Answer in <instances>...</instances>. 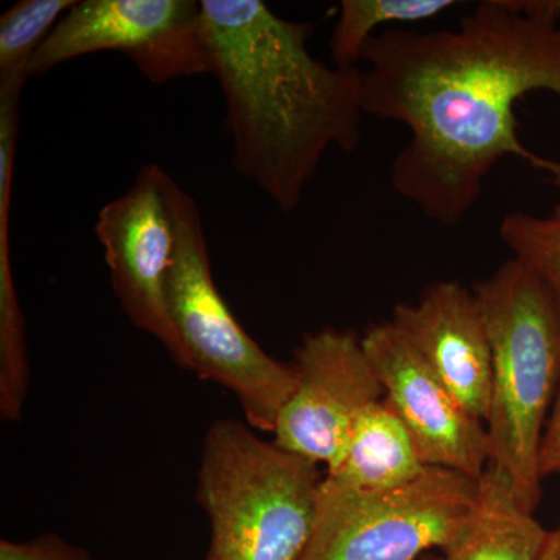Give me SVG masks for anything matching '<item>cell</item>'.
Segmentation results:
<instances>
[{"label": "cell", "mask_w": 560, "mask_h": 560, "mask_svg": "<svg viewBox=\"0 0 560 560\" xmlns=\"http://www.w3.org/2000/svg\"><path fill=\"white\" fill-rule=\"evenodd\" d=\"M200 3L235 172L293 212L327 151L359 149L363 69L313 57V24L283 20L260 0Z\"/></svg>", "instance_id": "cell-2"}, {"label": "cell", "mask_w": 560, "mask_h": 560, "mask_svg": "<svg viewBox=\"0 0 560 560\" xmlns=\"http://www.w3.org/2000/svg\"><path fill=\"white\" fill-rule=\"evenodd\" d=\"M499 234L514 259L528 265L547 283L560 307V210L548 217L508 213Z\"/></svg>", "instance_id": "cell-17"}, {"label": "cell", "mask_w": 560, "mask_h": 560, "mask_svg": "<svg viewBox=\"0 0 560 560\" xmlns=\"http://www.w3.org/2000/svg\"><path fill=\"white\" fill-rule=\"evenodd\" d=\"M0 560H97L57 534H43L31 540H0Z\"/></svg>", "instance_id": "cell-18"}, {"label": "cell", "mask_w": 560, "mask_h": 560, "mask_svg": "<svg viewBox=\"0 0 560 560\" xmlns=\"http://www.w3.org/2000/svg\"><path fill=\"white\" fill-rule=\"evenodd\" d=\"M533 512L523 510L510 477L489 464L480 478V504L474 521L444 560H537L547 539Z\"/></svg>", "instance_id": "cell-13"}, {"label": "cell", "mask_w": 560, "mask_h": 560, "mask_svg": "<svg viewBox=\"0 0 560 560\" xmlns=\"http://www.w3.org/2000/svg\"><path fill=\"white\" fill-rule=\"evenodd\" d=\"M164 189L175 228L167 308L190 371L234 394L249 427L272 433L296 386L293 364L268 355L232 315L213 280L197 201L168 173Z\"/></svg>", "instance_id": "cell-5"}, {"label": "cell", "mask_w": 560, "mask_h": 560, "mask_svg": "<svg viewBox=\"0 0 560 560\" xmlns=\"http://www.w3.org/2000/svg\"><path fill=\"white\" fill-rule=\"evenodd\" d=\"M480 480L445 467L386 490H355L324 475L315 529L300 560H419L463 536Z\"/></svg>", "instance_id": "cell-6"}, {"label": "cell", "mask_w": 560, "mask_h": 560, "mask_svg": "<svg viewBox=\"0 0 560 560\" xmlns=\"http://www.w3.org/2000/svg\"><path fill=\"white\" fill-rule=\"evenodd\" d=\"M539 474L541 480L560 474V388L541 436Z\"/></svg>", "instance_id": "cell-19"}, {"label": "cell", "mask_w": 560, "mask_h": 560, "mask_svg": "<svg viewBox=\"0 0 560 560\" xmlns=\"http://www.w3.org/2000/svg\"><path fill=\"white\" fill-rule=\"evenodd\" d=\"M471 291L492 350L489 464L510 477L518 503L534 514L544 481L541 436L560 388V307L537 272L514 257Z\"/></svg>", "instance_id": "cell-3"}, {"label": "cell", "mask_w": 560, "mask_h": 560, "mask_svg": "<svg viewBox=\"0 0 560 560\" xmlns=\"http://www.w3.org/2000/svg\"><path fill=\"white\" fill-rule=\"evenodd\" d=\"M410 431L383 397L361 412L326 478L355 490L399 488L427 469Z\"/></svg>", "instance_id": "cell-12"}, {"label": "cell", "mask_w": 560, "mask_h": 560, "mask_svg": "<svg viewBox=\"0 0 560 560\" xmlns=\"http://www.w3.org/2000/svg\"><path fill=\"white\" fill-rule=\"evenodd\" d=\"M361 345L423 463L480 480L490 463L486 423L453 397L393 324L371 327Z\"/></svg>", "instance_id": "cell-10"}, {"label": "cell", "mask_w": 560, "mask_h": 560, "mask_svg": "<svg viewBox=\"0 0 560 560\" xmlns=\"http://www.w3.org/2000/svg\"><path fill=\"white\" fill-rule=\"evenodd\" d=\"M75 0H21L0 18V90L24 88L40 44Z\"/></svg>", "instance_id": "cell-16"}, {"label": "cell", "mask_w": 560, "mask_h": 560, "mask_svg": "<svg viewBox=\"0 0 560 560\" xmlns=\"http://www.w3.org/2000/svg\"><path fill=\"white\" fill-rule=\"evenodd\" d=\"M296 386L272 431L276 444L329 469L361 412L385 389L361 338L326 327L305 335L294 353Z\"/></svg>", "instance_id": "cell-9"}, {"label": "cell", "mask_w": 560, "mask_h": 560, "mask_svg": "<svg viewBox=\"0 0 560 560\" xmlns=\"http://www.w3.org/2000/svg\"><path fill=\"white\" fill-rule=\"evenodd\" d=\"M98 51H119L153 84L213 72L200 2L83 0L40 44L31 75Z\"/></svg>", "instance_id": "cell-7"}, {"label": "cell", "mask_w": 560, "mask_h": 560, "mask_svg": "<svg viewBox=\"0 0 560 560\" xmlns=\"http://www.w3.org/2000/svg\"><path fill=\"white\" fill-rule=\"evenodd\" d=\"M318 464L261 440L248 423L206 431L197 500L210 523L205 560H300L318 515Z\"/></svg>", "instance_id": "cell-4"}, {"label": "cell", "mask_w": 560, "mask_h": 560, "mask_svg": "<svg viewBox=\"0 0 560 560\" xmlns=\"http://www.w3.org/2000/svg\"><path fill=\"white\" fill-rule=\"evenodd\" d=\"M167 172L140 168L130 189L106 202L95 235L109 267L120 308L138 329L161 342L172 360L190 371L189 357L167 308V276L175 254V228L167 197Z\"/></svg>", "instance_id": "cell-8"}, {"label": "cell", "mask_w": 560, "mask_h": 560, "mask_svg": "<svg viewBox=\"0 0 560 560\" xmlns=\"http://www.w3.org/2000/svg\"><path fill=\"white\" fill-rule=\"evenodd\" d=\"M475 418L486 423L492 396V350L474 291L458 280L431 283L389 320Z\"/></svg>", "instance_id": "cell-11"}, {"label": "cell", "mask_w": 560, "mask_h": 560, "mask_svg": "<svg viewBox=\"0 0 560 560\" xmlns=\"http://www.w3.org/2000/svg\"><path fill=\"white\" fill-rule=\"evenodd\" d=\"M361 61L363 113L410 130L393 189L427 219L459 224L504 158L558 175L559 161L523 145L515 106L536 91L560 101V24L485 0L455 28L377 33Z\"/></svg>", "instance_id": "cell-1"}, {"label": "cell", "mask_w": 560, "mask_h": 560, "mask_svg": "<svg viewBox=\"0 0 560 560\" xmlns=\"http://www.w3.org/2000/svg\"><path fill=\"white\" fill-rule=\"evenodd\" d=\"M455 5V0H342L329 44L331 65L360 68L364 47L381 25L433 20Z\"/></svg>", "instance_id": "cell-15"}, {"label": "cell", "mask_w": 560, "mask_h": 560, "mask_svg": "<svg viewBox=\"0 0 560 560\" xmlns=\"http://www.w3.org/2000/svg\"><path fill=\"white\" fill-rule=\"evenodd\" d=\"M552 180V184H555V186H558L559 189H560V161H559V172H558V175L555 176V178H551Z\"/></svg>", "instance_id": "cell-22"}, {"label": "cell", "mask_w": 560, "mask_h": 560, "mask_svg": "<svg viewBox=\"0 0 560 560\" xmlns=\"http://www.w3.org/2000/svg\"><path fill=\"white\" fill-rule=\"evenodd\" d=\"M537 560H560V525L548 530L547 539Z\"/></svg>", "instance_id": "cell-20"}, {"label": "cell", "mask_w": 560, "mask_h": 560, "mask_svg": "<svg viewBox=\"0 0 560 560\" xmlns=\"http://www.w3.org/2000/svg\"><path fill=\"white\" fill-rule=\"evenodd\" d=\"M31 385L25 324L11 272L10 220L0 221V418L18 422Z\"/></svg>", "instance_id": "cell-14"}, {"label": "cell", "mask_w": 560, "mask_h": 560, "mask_svg": "<svg viewBox=\"0 0 560 560\" xmlns=\"http://www.w3.org/2000/svg\"><path fill=\"white\" fill-rule=\"evenodd\" d=\"M419 560H444V558H442V555L438 556L429 552V555L423 556V558H420Z\"/></svg>", "instance_id": "cell-21"}]
</instances>
